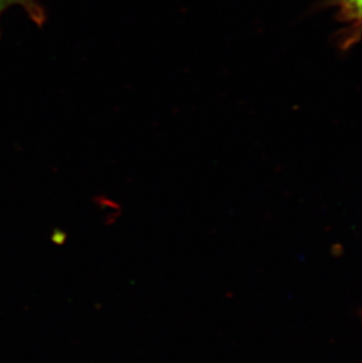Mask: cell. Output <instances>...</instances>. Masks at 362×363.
I'll use <instances>...</instances> for the list:
<instances>
[{"instance_id": "1", "label": "cell", "mask_w": 362, "mask_h": 363, "mask_svg": "<svg viewBox=\"0 0 362 363\" xmlns=\"http://www.w3.org/2000/svg\"><path fill=\"white\" fill-rule=\"evenodd\" d=\"M324 7L334 9V17L349 28H342L335 35L336 45L349 50L362 38V0H325Z\"/></svg>"}, {"instance_id": "2", "label": "cell", "mask_w": 362, "mask_h": 363, "mask_svg": "<svg viewBox=\"0 0 362 363\" xmlns=\"http://www.w3.org/2000/svg\"><path fill=\"white\" fill-rule=\"evenodd\" d=\"M14 5H21L28 12L32 21H35L37 24L43 23L44 13H43L41 7L35 3V0H0V16L6 9L14 6Z\"/></svg>"}]
</instances>
